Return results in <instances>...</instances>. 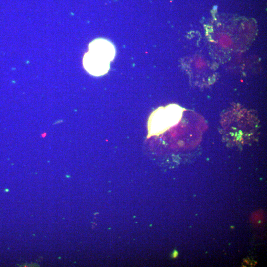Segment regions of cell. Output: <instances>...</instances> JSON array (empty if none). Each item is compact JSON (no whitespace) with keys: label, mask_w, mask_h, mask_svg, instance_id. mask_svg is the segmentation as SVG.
<instances>
[{"label":"cell","mask_w":267,"mask_h":267,"mask_svg":"<svg viewBox=\"0 0 267 267\" xmlns=\"http://www.w3.org/2000/svg\"><path fill=\"white\" fill-rule=\"evenodd\" d=\"M182 108L176 104L160 107L153 111L148 121L147 138L159 135L178 124L182 115Z\"/></svg>","instance_id":"2"},{"label":"cell","mask_w":267,"mask_h":267,"mask_svg":"<svg viewBox=\"0 0 267 267\" xmlns=\"http://www.w3.org/2000/svg\"><path fill=\"white\" fill-rule=\"evenodd\" d=\"M114 44L108 40L96 38L88 45V51L83 56L82 63L85 70L94 76H101L107 73L110 62L115 56Z\"/></svg>","instance_id":"1"}]
</instances>
